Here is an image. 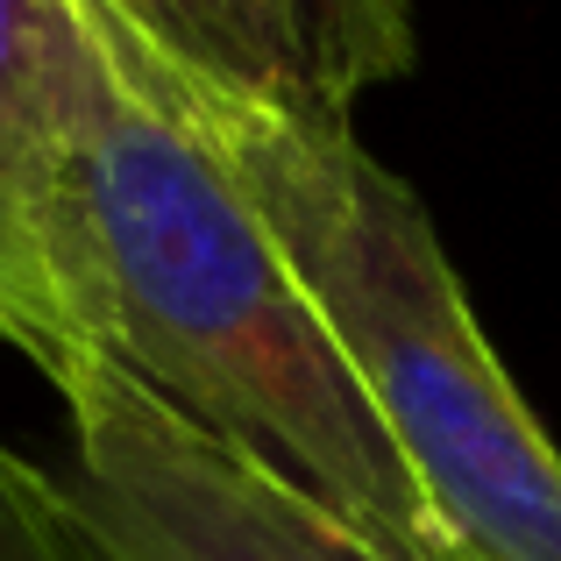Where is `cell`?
Returning a JSON list of instances; mask_svg holds the SVG:
<instances>
[{"instance_id": "cell-1", "label": "cell", "mask_w": 561, "mask_h": 561, "mask_svg": "<svg viewBox=\"0 0 561 561\" xmlns=\"http://www.w3.org/2000/svg\"><path fill=\"white\" fill-rule=\"evenodd\" d=\"M57 328L285 469L391 561H462L271 228L100 36L57 199Z\"/></svg>"}, {"instance_id": "cell-2", "label": "cell", "mask_w": 561, "mask_h": 561, "mask_svg": "<svg viewBox=\"0 0 561 561\" xmlns=\"http://www.w3.org/2000/svg\"><path fill=\"white\" fill-rule=\"evenodd\" d=\"M107 65L228 171L334 328L426 512L462 561H561V448L469 313L434 214L356 128L299 122L185 71L100 0H79Z\"/></svg>"}, {"instance_id": "cell-3", "label": "cell", "mask_w": 561, "mask_h": 561, "mask_svg": "<svg viewBox=\"0 0 561 561\" xmlns=\"http://www.w3.org/2000/svg\"><path fill=\"white\" fill-rule=\"evenodd\" d=\"M71 420L65 483L100 561H391L285 469L206 434L79 342L28 356Z\"/></svg>"}, {"instance_id": "cell-4", "label": "cell", "mask_w": 561, "mask_h": 561, "mask_svg": "<svg viewBox=\"0 0 561 561\" xmlns=\"http://www.w3.org/2000/svg\"><path fill=\"white\" fill-rule=\"evenodd\" d=\"M185 71L285 107L299 122L356 128L363 93L405 79L420 57L412 0H100Z\"/></svg>"}, {"instance_id": "cell-5", "label": "cell", "mask_w": 561, "mask_h": 561, "mask_svg": "<svg viewBox=\"0 0 561 561\" xmlns=\"http://www.w3.org/2000/svg\"><path fill=\"white\" fill-rule=\"evenodd\" d=\"M93 28L79 0H0V342L36 356L57 334V199Z\"/></svg>"}, {"instance_id": "cell-6", "label": "cell", "mask_w": 561, "mask_h": 561, "mask_svg": "<svg viewBox=\"0 0 561 561\" xmlns=\"http://www.w3.org/2000/svg\"><path fill=\"white\" fill-rule=\"evenodd\" d=\"M0 561H100L65 483L0 440Z\"/></svg>"}]
</instances>
